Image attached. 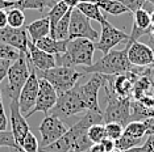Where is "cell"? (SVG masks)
<instances>
[{
	"label": "cell",
	"mask_w": 154,
	"mask_h": 152,
	"mask_svg": "<svg viewBox=\"0 0 154 152\" xmlns=\"http://www.w3.org/2000/svg\"><path fill=\"white\" fill-rule=\"evenodd\" d=\"M0 147H8L12 148V150L19 147L11 131H0Z\"/></svg>",
	"instance_id": "cell-32"
},
{
	"label": "cell",
	"mask_w": 154,
	"mask_h": 152,
	"mask_svg": "<svg viewBox=\"0 0 154 152\" xmlns=\"http://www.w3.org/2000/svg\"><path fill=\"white\" fill-rule=\"evenodd\" d=\"M74 38H87V39L96 42L99 39V33L91 26V20L86 17L78 8H72L70 17V29L69 39Z\"/></svg>",
	"instance_id": "cell-8"
},
{
	"label": "cell",
	"mask_w": 154,
	"mask_h": 152,
	"mask_svg": "<svg viewBox=\"0 0 154 152\" xmlns=\"http://www.w3.org/2000/svg\"><path fill=\"white\" fill-rule=\"evenodd\" d=\"M146 125V135H152V134H154V117L153 118H149L146 121H143Z\"/></svg>",
	"instance_id": "cell-39"
},
{
	"label": "cell",
	"mask_w": 154,
	"mask_h": 152,
	"mask_svg": "<svg viewBox=\"0 0 154 152\" xmlns=\"http://www.w3.org/2000/svg\"><path fill=\"white\" fill-rule=\"evenodd\" d=\"M111 152H124V151H122V150H120V148H117V147H116V148H115V150H112Z\"/></svg>",
	"instance_id": "cell-48"
},
{
	"label": "cell",
	"mask_w": 154,
	"mask_h": 152,
	"mask_svg": "<svg viewBox=\"0 0 154 152\" xmlns=\"http://www.w3.org/2000/svg\"><path fill=\"white\" fill-rule=\"evenodd\" d=\"M38 89H40V84H38V76L34 71V67L32 66L30 70V76L28 77L26 83L24 84V87L21 88L19 96V105L20 110L24 114V117L30 112L37 101V96H38Z\"/></svg>",
	"instance_id": "cell-12"
},
{
	"label": "cell",
	"mask_w": 154,
	"mask_h": 152,
	"mask_svg": "<svg viewBox=\"0 0 154 152\" xmlns=\"http://www.w3.org/2000/svg\"><path fill=\"white\" fill-rule=\"evenodd\" d=\"M69 11V7L65 4L62 0H59V1H57L55 4L50 8V11H49L48 13V17H49V21H50V36L53 34L54 29H55V25L58 24V21L62 19L66 12Z\"/></svg>",
	"instance_id": "cell-22"
},
{
	"label": "cell",
	"mask_w": 154,
	"mask_h": 152,
	"mask_svg": "<svg viewBox=\"0 0 154 152\" xmlns=\"http://www.w3.org/2000/svg\"><path fill=\"white\" fill-rule=\"evenodd\" d=\"M38 130H40V134H41L40 148H42L57 142L59 138H62L67 133L69 129L62 119H59L54 115H45L42 122L40 123Z\"/></svg>",
	"instance_id": "cell-9"
},
{
	"label": "cell",
	"mask_w": 154,
	"mask_h": 152,
	"mask_svg": "<svg viewBox=\"0 0 154 152\" xmlns=\"http://www.w3.org/2000/svg\"><path fill=\"white\" fill-rule=\"evenodd\" d=\"M30 70H32V66L28 63L25 54H21L16 60L12 62V64L8 68V74H7L8 85L4 89L7 97L9 100L19 98L21 88L30 76Z\"/></svg>",
	"instance_id": "cell-6"
},
{
	"label": "cell",
	"mask_w": 154,
	"mask_h": 152,
	"mask_svg": "<svg viewBox=\"0 0 154 152\" xmlns=\"http://www.w3.org/2000/svg\"><path fill=\"white\" fill-rule=\"evenodd\" d=\"M125 152H143V150H142L141 146H138V147H133V148H131V150H128Z\"/></svg>",
	"instance_id": "cell-44"
},
{
	"label": "cell",
	"mask_w": 154,
	"mask_h": 152,
	"mask_svg": "<svg viewBox=\"0 0 154 152\" xmlns=\"http://www.w3.org/2000/svg\"><path fill=\"white\" fill-rule=\"evenodd\" d=\"M95 42L87 38H74L67 41L66 51L55 57L57 66L65 67H88L94 63Z\"/></svg>",
	"instance_id": "cell-1"
},
{
	"label": "cell",
	"mask_w": 154,
	"mask_h": 152,
	"mask_svg": "<svg viewBox=\"0 0 154 152\" xmlns=\"http://www.w3.org/2000/svg\"><path fill=\"white\" fill-rule=\"evenodd\" d=\"M55 1H59V0H55Z\"/></svg>",
	"instance_id": "cell-51"
},
{
	"label": "cell",
	"mask_w": 154,
	"mask_h": 152,
	"mask_svg": "<svg viewBox=\"0 0 154 152\" xmlns=\"http://www.w3.org/2000/svg\"><path fill=\"white\" fill-rule=\"evenodd\" d=\"M28 51H29V55L26 57L28 63L30 66H33L34 70L45 71V70H49V68H53L57 66V59H55L54 55L48 54L41 49H38L36 46V43L32 42L30 39L28 42Z\"/></svg>",
	"instance_id": "cell-16"
},
{
	"label": "cell",
	"mask_w": 154,
	"mask_h": 152,
	"mask_svg": "<svg viewBox=\"0 0 154 152\" xmlns=\"http://www.w3.org/2000/svg\"><path fill=\"white\" fill-rule=\"evenodd\" d=\"M62 1H63L69 8H75V7L80 3V0H62Z\"/></svg>",
	"instance_id": "cell-43"
},
{
	"label": "cell",
	"mask_w": 154,
	"mask_h": 152,
	"mask_svg": "<svg viewBox=\"0 0 154 152\" xmlns=\"http://www.w3.org/2000/svg\"><path fill=\"white\" fill-rule=\"evenodd\" d=\"M128 47V59L133 67H150L154 63V54L149 45L134 41L127 43Z\"/></svg>",
	"instance_id": "cell-14"
},
{
	"label": "cell",
	"mask_w": 154,
	"mask_h": 152,
	"mask_svg": "<svg viewBox=\"0 0 154 152\" xmlns=\"http://www.w3.org/2000/svg\"><path fill=\"white\" fill-rule=\"evenodd\" d=\"M12 64V60H7V59H0V83L4 80V77H7L8 74V68Z\"/></svg>",
	"instance_id": "cell-34"
},
{
	"label": "cell",
	"mask_w": 154,
	"mask_h": 152,
	"mask_svg": "<svg viewBox=\"0 0 154 152\" xmlns=\"http://www.w3.org/2000/svg\"><path fill=\"white\" fill-rule=\"evenodd\" d=\"M146 125L143 121H131L127 126L124 127V133L131 135L133 138H140V139H143L146 135Z\"/></svg>",
	"instance_id": "cell-25"
},
{
	"label": "cell",
	"mask_w": 154,
	"mask_h": 152,
	"mask_svg": "<svg viewBox=\"0 0 154 152\" xmlns=\"http://www.w3.org/2000/svg\"><path fill=\"white\" fill-rule=\"evenodd\" d=\"M55 0H13L12 8H19L21 11L25 9H36V11H42L46 7H53L55 4Z\"/></svg>",
	"instance_id": "cell-20"
},
{
	"label": "cell",
	"mask_w": 154,
	"mask_h": 152,
	"mask_svg": "<svg viewBox=\"0 0 154 152\" xmlns=\"http://www.w3.org/2000/svg\"><path fill=\"white\" fill-rule=\"evenodd\" d=\"M78 8L80 12L83 13L86 17H88L90 20H95L97 22H103L104 20H107L106 17L103 15V11L97 7V4L95 3H88V1H80L78 5L75 7Z\"/></svg>",
	"instance_id": "cell-21"
},
{
	"label": "cell",
	"mask_w": 154,
	"mask_h": 152,
	"mask_svg": "<svg viewBox=\"0 0 154 152\" xmlns=\"http://www.w3.org/2000/svg\"><path fill=\"white\" fill-rule=\"evenodd\" d=\"M87 152H106V151H104V148L100 143H97V144H92Z\"/></svg>",
	"instance_id": "cell-41"
},
{
	"label": "cell",
	"mask_w": 154,
	"mask_h": 152,
	"mask_svg": "<svg viewBox=\"0 0 154 152\" xmlns=\"http://www.w3.org/2000/svg\"><path fill=\"white\" fill-rule=\"evenodd\" d=\"M150 24H152V28L154 29V11L150 12Z\"/></svg>",
	"instance_id": "cell-45"
},
{
	"label": "cell",
	"mask_w": 154,
	"mask_h": 152,
	"mask_svg": "<svg viewBox=\"0 0 154 152\" xmlns=\"http://www.w3.org/2000/svg\"><path fill=\"white\" fill-rule=\"evenodd\" d=\"M146 3H148V4H150V5H153L154 7V0H145Z\"/></svg>",
	"instance_id": "cell-47"
},
{
	"label": "cell",
	"mask_w": 154,
	"mask_h": 152,
	"mask_svg": "<svg viewBox=\"0 0 154 152\" xmlns=\"http://www.w3.org/2000/svg\"><path fill=\"white\" fill-rule=\"evenodd\" d=\"M34 71L38 77H42L50 83L58 95L74 88L78 80L85 75L82 71L75 70L74 67H65V66H55L45 71Z\"/></svg>",
	"instance_id": "cell-4"
},
{
	"label": "cell",
	"mask_w": 154,
	"mask_h": 152,
	"mask_svg": "<svg viewBox=\"0 0 154 152\" xmlns=\"http://www.w3.org/2000/svg\"><path fill=\"white\" fill-rule=\"evenodd\" d=\"M9 112H11V125H12V135L15 138V142L17 146L20 144V142L23 140V138L29 133V125L26 122V118L24 117V114L20 110L19 105V98H12L9 100Z\"/></svg>",
	"instance_id": "cell-15"
},
{
	"label": "cell",
	"mask_w": 154,
	"mask_h": 152,
	"mask_svg": "<svg viewBox=\"0 0 154 152\" xmlns=\"http://www.w3.org/2000/svg\"><path fill=\"white\" fill-rule=\"evenodd\" d=\"M8 26V13L5 9H0V29Z\"/></svg>",
	"instance_id": "cell-38"
},
{
	"label": "cell",
	"mask_w": 154,
	"mask_h": 152,
	"mask_svg": "<svg viewBox=\"0 0 154 152\" xmlns=\"http://www.w3.org/2000/svg\"><path fill=\"white\" fill-rule=\"evenodd\" d=\"M19 146L25 152H38L40 151V142H38V139L32 131H29V133L23 138V140L20 142Z\"/></svg>",
	"instance_id": "cell-28"
},
{
	"label": "cell",
	"mask_w": 154,
	"mask_h": 152,
	"mask_svg": "<svg viewBox=\"0 0 154 152\" xmlns=\"http://www.w3.org/2000/svg\"><path fill=\"white\" fill-rule=\"evenodd\" d=\"M8 26L11 28H23L25 26V15L24 11L19 8H8Z\"/></svg>",
	"instance_id": "cell-26"
},
{
	"label": "cell",
	"mask_w": 154,
	"mask_h": 152,
	"mask_svg": "<svg viewBox=\"0 0 154 152\" xmlns=\"http://www.w3.org/2000/svg\"><path fill=\"white\" fill-rule=\"evenodd\" d=\"M23 53H20L17 49L0 42V59H7V60H16Z\"/></svg>",
	"instance_id": "cell-31"
},
{
	"label": "cell",
	"mask_w": 154,
	"mask_h": 152,
	"mask_svg": "<svg viewBox=\"0 0 154 152\" xmlns=\"http://www.w3.org/2000/svg\"><path fill=\"white\" fill-rule=\"evenodd\" d=\"M26 33L29 36V39L32 42H37L41 38L50 36V21L49 17H42V19L34 20L33 22H30L29 25L25 26Z\"/></svg>",
	"instance_id": "cell-18"
},
{
	"label": "cell",
	"mask_w": 154,
	"mask_h": 152,
	"mask_svg": "<svg viewBox=\"0 0 154 152\" xmlns=\"http://www.w3.org/2000/svg\"><path fill=\"white\" fill-rule=\"evenodd\" d=\"M140 101H141L145 106H148V108L154 110V93H152V95H149V96H146V97H143L142 100H140Z\"/></svg>",
	"instance_id": "cell-37"
},
{
	"label": "cell",
	"mask_w": 154,
	"mask_h": 152,
	"mask_svg": "<svg viewBox=\"0 0 154 152\" xmlns=\"http://www.w3.org/2000/svg\"><path fill=\"white\" fill-rule=\"evenodd\" d=\"M132 15H133V26H132V32L129 34L127 43H132L134 41H138L140 37L148 36L153 30L152 24H150V13L146 9L143 8L137 9Z\"/></svg>",
	"instance_id": "cell-17"
},
{
	"label": "cell",
	"mask_w": 154,
	"mask_h": 152,
	"mask_svg": "<svg viewBox=\"0 0 154 152\" xmlns=\"http://www.w3.org/2000/svg\"><path fill=\"white\" fill-rule=\"evenodd\" d=\"M152 66H153V67H154V63H153V64H152Z\"/></svg>",
	"instance_id": "cell-50"
},
{
	"label": "cell",
	"mask_w": 154,
	"mask_h": 152,
	"mask_svg": "<svg viewBox=\"0 0 154 152\" xmlns=\"http://www.w3.org/2000/svg\"><path fill=\"white\" fill-rule=\"evenodd\" d=\"M87 136L91 140L92 144H97L101 143V140L106 139V127H104L103 123H97V125L91 126L88 131H87Z\"/></svg>",
	"instance_id": "cell-29"
},
{
	"label": "cell",
	"mask_w": 154,
	"mask_h": 152,
	"mask_svg": "<svg viewBox=\"0 0 154 152\" xmlns=\"http://www.w3.org/2000/svg\"><path fill=\"white\" fill-rule=\"evenodd\" d=\"M116 1L121 3L124 7H127L129 12H136L137 9H145L146 1L145 0H116Z\"/></svg>",
	"instance_id": "cell-33"
},
{
	"label": "cell",
	"mask_w": 154,
	"mask_h": 152,
	"mask_svg": "<svg viewBox=\"0 0 154 152\" xmlns=\"http://www.w3.org/2000/svg\"><path fill=\"white\" fill-rule=\"evenodd\" d=\"M13 0H0V9H8L12 8Z\"/></svg>",
	"instance_id": "cell-40"
},
{
	"label": "cell",
	"mask_w": 154,
	"mask_h": 152,
	"mask_svg": "<svg viewBox=\"0 0 154 152\" xmlns=\"http://www.w3.org/2000/svg\"><path fill=\"white\" fill-rule=\"evenodd\" d=\"M141 142L142 139H140V138H133L131 135H128V134L122 133V135L116 140V147L125 152L133 147H138L141 144Z\"/></svg>",
	"instance_id": "cell-27"
},
{
	"label": "cell",
	"mask_w": 154,
	"mask_h": 152,
	"mask_svg": "<svg viewBox=\"0 0 154 152\" xmlns=\"http://www.w3.org/2000/svg\"><path fill=\"white\" fill-rule=\"evenodd\" d=\"M95 4L101 9L103 12L109 13L113 16H119L122 13H128V8L124 7L121 3L116 1V0H95Z\"/></svg>",
	"instance_id": "cell-24"
},
{
	"label": "cell",
	"mask_w": 154,
	"mask_h": 152,
	"mask_svg": "<svg viewBox=\"0 0 154 152\" xmlns=\"http://www.w3.org/2000/svg\"><path fill=\"white\" fill-rule=\"evenodd\" d=\"M91 79L83 85H79V92L83 101L86 104L87 110H95V112H103L99 106V89L104 85V75L91 74Z\"/></svg>",
	"instance_id": "cell-11"
},
{
	"label": "cell",
	"mask_w": 154,
	"mask_h": 152,
	"mask_svg": "<svg viewBox=\"0 0 154 152\" xmlns=\"http://www.w3.org/2000/svg\"><path fill=\"white\" fill-rule=\"evenodd\" d=\"M100 144L103 146V148H104V151H106V152H111L112 150H115V148H116V142L109 139V138H106V139H103Z\"/></svg>",
	"instance_id": "cell-36"
},
{
	"label": "cell",
	"mask_w": 154,
	"mask_h": 152,
	"mask_svg": "<svg viewBox=\"0 0 154 152\" xmlns=\"http://www.w3.org/2000/svg\"><path fill=\"white\" fill-rule=\"evenodd\" d=\"M67 41L69 39L59 41L50 36H46V37L41 38V39H38L37 42H34V43H36V46L38 49H41L42 51H45V53L51 54V55H54V57H58V55L63 54L66 51Z\"/></svg>",
	"instance_id": "cell-19"
},
{
	"label": "cell",
	"mask_w": 154,
	"mask_h": 152,
	"mask_svg": "<svg viewBox=\"0 0 154 152\" xmlns=\"http://www.w3.org/2000/svg\"><path fill=\"white\" fill-rule=\"evenodd\" d=\"M13 152H25V151H24V150H23V148H21V147H20V146H19V147H17V148H15V150H13Z\"/></svg>",
	"instance_id": "cell-46"
},
{
	"label": "cell",
	"mask_w": 154,
	"mask_h": 152,
	"mask_svg": "<svg viewBox=\"0 0 154 152\" xmlns=\"http://www.w3.org/2000/svg\"><path fill=\"white\" fill-rule=\"evenodd\" d=\"M101 25V32L99 34V39L95 42V49L101 51L103 54H108L116 45L128 41L129 34L113 26L108 20H104Z\"/></svg>",
	"instance_id": "cell-7"
},
{
	"label": "cell",
	"mask_w": 154,
	"mask_h": 152,
	"mask_svg": "<svg viewBox=\"0 0 154 152\" xmlns=\"http://www.w3.org/2000/svg\"><path fill=\"white\" fill-rule=\"evenodd\" d=\"M104 91L107 95L106 109L103 110V122H116L122 126H127L131 122V101L132 98H121L116 96L113 92L108 88L104 79Z\"/></svg>",
	"instance_id": "cell-3"
},
{
	"label": "cell",
	"mask_w": 154,
	"mask_h": 152,
	"mask_svg": "<svg viewBox=\"0 0 154 152\" xmlns=\"http://www.w3.org/2000/svg\"><path fill=\"white\" fill-rule=\"evenodd\" d=\"M104 127H106V136L109 138V139L116 142L119 138L124 133V126L120 125V123L116 122H109V123H104Z\"/></svg>",
	"instance_id": "cell-30"
},
{
	"label": "cell",
	"mask_w": 154,
	"mask_h": 152,
	"mask_svg": "<svg viewBox=\"0 0 154 152\" xmlns=\"http://www.w3.org/2000/svg\"><path fill=\"white\" fill-rule=\"evenodd\" d=\"M7 126H8V118H7L4 106L0 105V131H5Z\"/></svg>",
	"instance_id": "cell-35"
},
{
	"label": "cell",
	"mask_w": 154,
	"mask_h": 152,
	"mask_svg": "<svg viewBox=\"0 0 154 152\" xmlns=\"http://www.w3.org/2000/svg\"><path fill=\"white\" fill-rule=\"evenodd\" d=\"M0 105H3V96H2V92H0Z\"/></svg>",
	"instance_id": "cell-49"
},
{
	"label": "cell",
	"mask_w": 154,
	"mask_h": 152,
	"mask_svg": "<svg viewBox=\"0 0 154 152\" xmlns=\"http://www.w3.org/2000/svg\"><path fill=\"white\" fill-rule=\"evenodd\" d=\"M87 108L79 92V85L62 92L58 95V100L54 108L50 110V115H54L59 119H69L79 113H86Z\"/></svg>",
	"instance_id": "cell-5"
},
{
	"label": "cell",
	"mask_w": 154,
	"mask_h": 152,
	"mask_svg": "<svg viewBox=\"0 0 154 152\" xmlns=\"http://www.w3.org/2000/svg\"><path fill=\"white\" fill-rule=\"evenodd\" d=\"M38 84H40V89H38V96L34 108L30 110L25 115V118H29L32 114L37 112H42L45 115H49V112L54 108L55 102L58 100V93L54 89V87L50 84L48 80L42 77H38Z\"/></svg>",
	"instance_id": "cell-10"
},
{
	"label": "cell",
	"mask_w": 154,
	"mask_h": 152,
	"mask_svg": "<svg viewBox=\"0 0 154 152\" xmlns=\"http://www.w3.org/2000/svg\"><path fill=\"white\" fill-rule=\"evenodd\" d=\"M83 74H100V75H120L129 72L133 68L128 59V47L122 50H111L104 54L97 62L88 67H80Z\"/></svg>",
	"instance_id": "cell-2"
},
{
	"label": "cell",
	"mask_w": 154,
	"mask_h": 152,
	"mask_svg": "<svg viewBox=\"0 0 154 152\" xmlns=\"http://www.w3.org/2000/svg\"><path fill=\"white\" fill-rule=\"evenodd\" d=\"M148 45L150 49L153 50V54H154V29L152 30V33L148 34Z\"/></svg>",
	"instance_id": "cell-42"
},
{
	"label": "cell",
	"mask_w": 154,
	"mask_h": 152,
	"mask_svg": "<svg viewBox=\"0 0 154 152\" xmlns=\"http://www.w3.org/2000/svg\"><path fill=\"white\" fill-rule=\"evenodd\" d=\"M71 12H72V8H69V11L66 12V15L62 17V19L58 21L57 25H55V29L50 37L55 38V39H59V41L69 39V29H70V17H71Z\"/></svg>",
	"instance_id": "cell-23"
},
{
	"label": "cell",
	"mask_w": 154,
	"mask_h": 152,
	"mask_svg": "<svg viewBox=\"0 0 154 152\" xmlns=\"http://www.w3.org/2000/svg\"><path fill=\"white\" fill-rule=\"evenodd\" d=\"M0 42L15 47L20 53L25 54L26 57L29 55V51H28L29 36H28V33H26L25 26H23V28H11V26L2 28V29H0Z\"/></svg>",
	"instance_id": "cell-13"
}]
</instances>
